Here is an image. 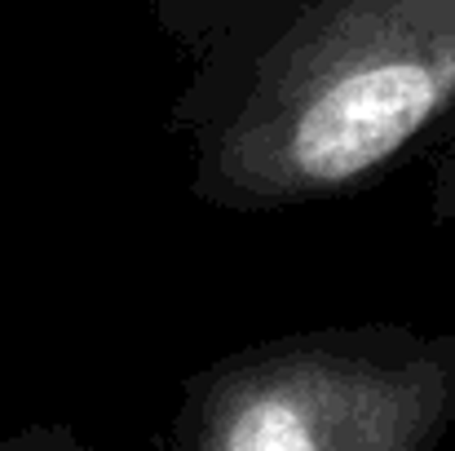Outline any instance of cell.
Returning <instances> with one entry per match:
<instances>
[{
	"instance_id": "cell-1",
	"label": "cell",
	"mask_w": 455,
	"mask_h": 451,
	"mask_svg": "<svg viewBox=\"0 0 455 451\" xmlns=\"http://www.w3.org/2000/svg\"><path fill=\"white\" fill-rule=\"evenodd\" d=\"M168 129L204 208L363 195L455 138V0H252L190 53Z\"/></svg>"
},
{
	"instance_id": "cell-2",
	"label": "cell",
	"mask_w": 455,
	"mask_h": 451,
	"mask_svg": "<svg viewBox=\"0 0 455 451\" xmlns=\"http://www.w3.org/2000/svg\"><path fill=\"white\" fill-rule=\"evenodd\" d=\"M455 332L336 323L230 350L177 390L164 451H443Z\"/></svg>"
},
{
	"instance_id": "cell-3",
	"label": "cell",
	"mask_w": 455,
	"mask_h": 451,
	"mask_svg": "<svg viewBox=\"0 0 455 451\" xmlns=\"http://www.w3.org/2000/svg\"><path fill=\"white\" fill-rule=\"evenodd\" d=\"M252 0H151V18L181 53H199Z\"/></svg>"
},
{
	"instance_id": "cell-4",
	"label": "cell",
	"mask_w": 455,
	"mask_h": 451,
	"mask_svg": "<svg viewBox=\"0 0 455 451\" xmlns=\"http://www.w3.org/2000/svg\"><path fill=\"white\" fill-rule=\"evenodd\" d=\"M0 451H89V443L67 421H31V425L4 434Z\"/></svg>"
},
{
	"instance_id": "cell-5",
	"label": "cell",
	"mask_w": 455,
	"mask_h": 451,
	"mask_svg": "<svg viewBox=\"0 0 455 451\" xmlns=\"http://www.w3.org/2000/svg\"><path fill=\"white\" fill-rule=\"evenodd\" d=\"M429 204H434V217H438L443 226H455V138L438 150V159H434Z\"/></svg>"
}]
</instances>
